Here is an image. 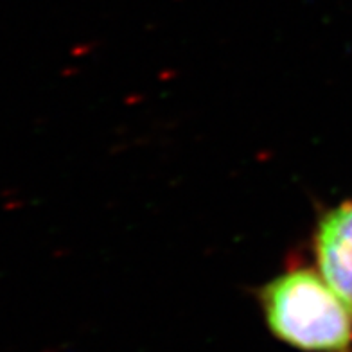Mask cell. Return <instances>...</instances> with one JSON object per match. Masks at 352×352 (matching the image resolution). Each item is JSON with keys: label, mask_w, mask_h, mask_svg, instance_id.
<instances>
[{"label": "cell", "mask_w": 352, "mask_h": 352, "mask_svg": "<svg viewBox=\"0 0 352 352\" xmlns=\"http://www.w3.org/2000/svg\"><path fill=\"white\" fill-rule=\"evenodd\" d=\"M259 304L275 338L304 352H352V313L324 277L289 268L264 284Z\"/></svg>", "instance_id": "cell-1"}, {"label": "cell", "mask_w": 352, "mask_h": 352, "mask_svg": "<svg viewBox=\"0 0 352 352\" xmlns=\"http://www.w3.org/2000/svg\"><path fill=\"white\" fill-rule=\"evenodd\" d=\"M315 255L320 275L352 313V199L318 219Z\"/></svg>", "instance_id": "cell-2"}]
</instances>
